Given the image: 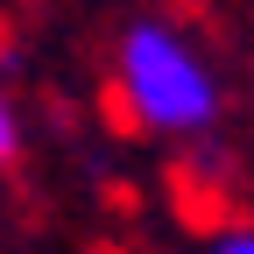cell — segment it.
I'll return each mask as SVG.
<instances>
[{
  "instance_id": "cell-2",
  "label": "cell",
  "mask_w": 254,
  "mask_h": 254,
  "mask_svg": "<svg viewBox=\"0 0 254 254\" xmlns=\"http://www.w3.org/2000/svg\"><path fill=\"white\" fill-rule=\"evenodd\" d=\"M21 113H14V99H7V85H0V170H7V163H21Z\"/></svg>"
},
{
  "instance_id": "cell-1",
  "label": "cell",
  "mask_w": 254,
  "mask_h": 254,
  "mask_svg": "<svg viewBox=\"0 0 254 254\" xmlns=\"http://www.w3.org/2000/svg\"><path fill=\"white\" fill-rule=\"evenodd\" d=\"M113 92H120L127 120L141 134H163V141H205L219 127V106H226L212 57L177 21H155V14L120 28V43H113Z\"/></svg>"
},
{
  "instance_id": "cell-3",
  "label": "cell",
  "mask_w": 254,
  "mask_h": 254,
  "mask_svg": "<svg viewBox=\"0 0 254 254\" xmlns=\"http://www.w3.org/2000/svg\"><path fill=\"white\" fill-rule=\"evenodd\" d=\"M205 254H254V226H219Z\"/></svg>"
}]
</instances>
